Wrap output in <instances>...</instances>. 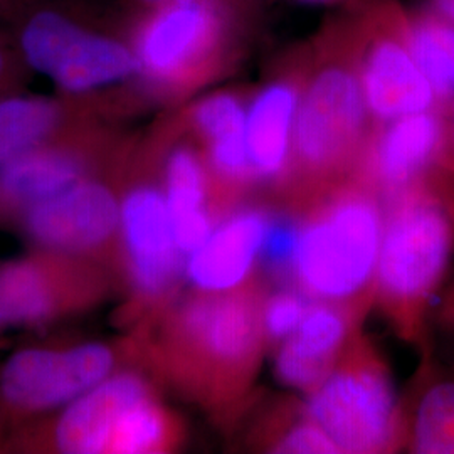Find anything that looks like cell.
<instances>
[{
  "mask_svg": "<svg viewBox=\"0 0 454 454\" xmlns=\"http://www.w3.org/2000/svg\"><path fill=\"white\" fill-rule=\"evenodd\" d=\"M258 288L200 293L184 300L163 324L159 364L180 389L207 403L227 401L251 382L264 333Z\"/></svg>",
  "mask_w": 454,
  "mask_h": 454,
  "instance_id": "6da1fadb",
  "label": "cell"
},
{
  "mask_svg": "<svg viewBox=\"0 0 454 454\" xmlns=\"http://www.w3.org/2000/svg\"><path fill=\"white\" fill-rule=\"evenodd\" d=\"M386 204L373 294L414 337L453 256L454 194L429 176Z\"/></svg>",
  "mask_w": 454,
  "mask_h": 454,
  "instance_id": "7a4b0ae2",
  "label": "cell"
},
{
  "mask_svg": "<svg viewBox=\"0 0 454 454\" xmlns=\"http://www.w3.org/2000/svg\"><path fill=\"white\" fill-rule=\"evenodd\" d=\"M234 14L236 5L223 0L140 9L127 33L138 63L140 91L176 101L221 76L234 49Z\"/></svg>",
  "mask_w": 454,
  "mask_h": 454,
  "instance_id": "3957f363",
  "label": "cell"
},
{
  "mask_svg": "<svg viewBox=\"0 0 454 454\" xmlns=\"http://www.w3.org/2000/svg\"><path fill=\"white\" fill-rule=\"evenodd\" d=\"M364 182L326 195L300 223L292 279L311 300L362 307L373 293L384 209Z\"/></svg>",
  "mask_w": 454,
  "mask_h": 454,
  "instance_id": "277c9868",
  "label": "cell"
},
{
  "mask_svg": "<svg viewBox=\"0 0 454 454\" xmlns=\"http://www.w3.org/2000/svg\"><path fill=\"white\" fill-rule=\"evenodd\" d=\"M2 22L26 65L54 82L61 97L82 101L137 84L138 63L127 35L103 31L58 0H20Z\"/></svg>",
  "mask_w": 454,
  "mask_h": 454,
  "instance_id": "5b68a950",
  "label": "cell"
},
{
  "mask_svg": "<svg viewBox=\"0 0 454 454\" xmlns=\"http://www.w3.org/2000/svg\"><path fill=\"white\" fill-rule=\"evenodd\" d=\"M309 394L305 414L339 453H389L404 439L406 418L389 369L364 339L354 335L333 369Z\"/></svg>",
  "mask_w": 454,
  "mask_h": 454,
  "instance_id": "8992f818",
  "label": "cell"
},
{
  "mask_svg": "<svg viewBox=\"0 0 454 454\" xmlns=\"http://www.w3.org/2000/svg\"><path fill=\"white\" fill-rule=\"evenodd\" d=\"M369 110L357 73L325 66L301 86L293 130L290 177L318 187L354 160Z\"/></svg>",
  "mask_w": 454,
  "mask_h": 454,
  "instance_id": "52a82bcc",
  "label": "cell"
},
{
  "mask_svg": "<svg viewBox=\"0 0 454 454\" xmlns=\"http://www.w3.org/2000/svg\"><path fill=\"white\" fill-rule=\"evenodd\" d=\"M118 354L105 343L33 345L0 369V448L19 427L43 419L114 373Z\"/></svg>",
  "mask_w": 454,
  "mask_h": 454,
  "instance_id": "ba28073f",
  "label": "cell"
},
{
  "mask_svg": "<svg viewBox=\"0 0 454 454\" xmlns=\"http://www.w3.org/2000/svg\"><path fill=\"white\" fill-rule=\"evenodd\" d=\"M90 121L0 165V224H17L35 204L97 176L114 148Z\"/></svg>",
  "mask_w": 454,
  "mask_h": 454,
  "instance_id": "9c48e42d",
  "label": "cell"
},
{
  "mask_svg": "<svg viewBox=\"0 0 454 454\" xmlns=\"http://www.w3.org/2000/svg\"><path fill=\"white\" fill-rule=\"evenodd\" d=\"M82 261L33 247L0 262L4 326L43 328L98 298L101 283Z\"/></svg>",
  "mask_w": 454,
  "mask_h": 454,
  "instance_id": "30bf717a",
  "label": "cell"
},
{
  "mask_svg": "<svg viewBox=\"0 0 454 454\" xmlns=\"http://www.w3.org/2000/svg\"><path fill=\"white\" fill-rule=\"evenodd\" d=\"M120 246L131 294L140 307L165 301L184 275L160 184L133 182L120 199Z\"/></svg>",
  "mask_w": 454,
  "mask_h": 454,
  "instance_id": "8fae6325",
  "label": "cell"
},
{
  "mask_svg": "<svg viewBox=\"0 0 454 454\" xmlns=\"http://www.w3.org/2000/svg\"><path fill=\"white\" fill-rule=\"evenodd\" d=\"M17 226L33 247L95 260L120 243V199L93 176L35 204Z\"/></svg>",
  "mask_w": 454,
  "mask_h": 454,
  "instance_id": "7c38bea8",
  "label": "cell"
},
{
  "mask_svg": "<svg viewBox=\"0 0 454 454\" xmlns=\"http://www.w3.org/2000/svg\"><path fill=\"white\" fill-rule=\"evenodd\" d=\"M271 217L262 207H239L219 221L184 262V275L195 290L227 293L246 286L260 261Z\"/></svg>",
  "mask_w": 454,
  "mask_h": 454,
  "instance_id": "4fadbf2b",
  "label": "cell"
},
{
  "mask_svg": "<svg viewBox=\"0 0 454 454\" xmlns=\"http://www.w3.org/2000/svg\"><path fill=\"white\" fill-rule=\"evenodd\" d=\"M358 313V307L313 300L298 328L278 343V380L305 392L315 389L354 339Z\"/></svg>",
  "mask_w": 454,
  "mask_h": 454,
  "instance_id": "5bb4252c",
  "label": "cell"
},
{
  "mask_svg": "<svg viewBox=\"0 0 454 454\" xmlns=\"http://www.w3.org/2000/svg\"><path fill=\"white\" fill-rule=\"evenodd\" d=\"M442 144V123L431 110L387 121L369 153L362 182L387 202L431 176Z\"/></svg>",
  "mask_w": 454,
  "mask_h": 454,
  "instance_id": "9a60e30c",
  "label": "cell"
},
{
  "mask_svg": "<svg viewBox=\"0 0 454 454\" xmlns=\"http://www.w3.org/2000/svg\"><path fill=\"white\" fill-rule=\"evenodd\" d=\"M246 105L232 91H214L194 101L182 121L204 153L212 184L224 194L256 184L246 148Z\"/></svg>",
  "mask_w": 454,
  "mask_h": 454,
  "instance_id": "2e32d148",
  "label": "cell"
},
{
  "mask_svg": "<svg viewBox=\"0 0 454 454\" xmlns=\"http://www.w3.org/2000/svg\"><path fill=\"white\" fill-rule=\"evenodd\" d=\"M212 185L209 167L195 140H174L165 148L160 187L170 212L172 234L184 260L206 243L217 224L207 206Z\"/></svg>",
  "mask_w": 454,
  "mask_h": 454,
  "instance_id": "e0dca14e",
  "label": "cell"
},
{
  "mask_svg": "<svg viewBox=\"0 0 454 454\" xmlns=\"http://www.w3.org/2000/svg\"><path fill=\"white\" fill-rule=\"evenodd\" d=\"M301 86L294 78H278L246 105V148L256 182H288Z\"/></svg>",
  "mask_w": 454,
  "mask_h": 454,
  "instance_id": "ac0fdd59",
  "label": "cell"
},
{
  "mask_svg": "<svg viewBox=\"0 0 454 454\" xmlns=\"http://www.w3.org/2000/svg\"><path fill=\"white\" fill-rule=\"evenodd\" d=\"M358 78L369 114L382 121L429 112L438 99L406 44L394 39L373 44Z\"/></svg>",
  "mask_w": 454,
  "mask_h": 454,
  "instance_id": "d6986e66",
  "label": "cell"
},
{
  "mask_svg": "<svg viewBox=\"0 0 454 454\" xmlns=\"http://www.w3.org/2000/svg\"><path fill=\"white\" fill-rule=\"evenodd\" d=\"M90 121L88 103L14 93L0 98V165Z\"/></svg>",
  "mask_w": 454,
  "mask_h": 454,
  "instance_id": "ffe728a7",
  "label": "cell"
},
{
  "mask_svg": "<svg viewBox=\"0 0 454 454\" xmlns=\"http://www.w3.org/2000/svg\"><path fill=\"white\" fill-rule=\"evenodd\" d=\"M411 453L454 454V379L438 377L422 386L404 422Z\"/></svg>",
  "mask_w": 454,
  "mask_h": 454,
  "instance_id": "44dd1931",
  "label": "cell"
},
{
  "mask_svg": "<svg viewBox=\"0 0 454 454\" xmlns=\"http://www.w3.org/2000/svg\"><path fill=\"white\" fill-rule=\"evenodd\" d=\"M180 422L157 399L155 390L133 403L114 427L110 454L167 453L179 446Z\"/></svg>",
  "mask_w": 454,
  "mask_h": 454,
  "instance_id": "7402d4cb",
  "label": "cell"
},
{
  "mask_svg": "<svg viewBox=\"0 0 454 454\" xmlns=\"http://www.w3.org/2000/svg\"><path fill=\"white\" fill-rule=\"evenodd\" d=\"M409 54L436 98H454V26L448 20L416 22L406 41Z\"/></svg>",
  "mask_w": 454,
  "mask_h": 454,
  "instance_id": "603a6c76",
  "label": "cell"
},
{
  "mask_svg": "<svg viewBox=\"0 0 454 454\" xmlns=\"http://www.w3.org/2000/svg\"><path fill=\"white\" fill-rule=\"evenodd\" d=\"M311 298L298 288H279L278 292L262 296L261 326L264 340L281 343L288 339L301 324Z\"/></svg>",
  "mask_w": 454,
  "mask_h": 454,
  "instance_id": "cb8c5ba5",
  "label": "cell"
},
{
  "mask_svg": "<svg viewBox=\"0 0 454 454\" xmlns=\"http://www.w3.org/2000/svg\"><path fill=\"white\" fill-rule=\"evenodd\" d=\"M300 241V223L288 217H271L260 261L278 279H292L293 264Z\"/></svg>",
  "mask_w": 454,
  "mask_h": 454,
  "instance_id": "d4e9b609",
  "label": "cell"
},
{
  "mask_svg": "<svg viewBox=\"0 0 454 454\" xmlns=\"http://www.w3.org/2000/svg\"><path fill=\"white\" fill-rule=\"evenodd\" d=\"M273 453L328 454L339 453L333 441L324 429L305 414L300 421L293 422L285 431L276 434L271 442Z\"/></svg>",
  "mask_w": 454,
  "mask_h": 454,
  "instance_id": "484cf974",
  "label": "cell"
},
{
  "mask_svg": "<svg viewBox=\"0 0 454 454\" xmlns=\"http://www.w3.org/2000/svg\"><path fill=\"white\" fill-rule=\"evenodd\" d=\"M33 71L17 48L14 35L0 22V98L20 93Z\"/></svg>",
  "mask_w": 454,
  "mask_h": 454,
  "instance_id": "4316f807",
  "label": "cell"
},
{
  "mask_svg": "<svg viewBox=\"0 0 454 454\" xmlns=\"http://www.w3.org/2000/svg\"><path fill=\"white\" fill-rule=\"evenodd\" d=\"M439 14L454 26V0H433Z\"/></svg>",
  "mask_w": 454,
  "mask_h": 454,
  "instance_id": "83f0119b",
  "label": "cell"
},
{
  "mask_svg": "<svg viewBox=\"0 0 454 454\" xmlns=\"http://www.w3.org/2000/svg\"><path fill=\"white\" fill-rule=\"evenodd\" d=\"M140 9H148V7H159V5H167V4H176V2H182V0H135ZM223 2H229L234 4V0H223Z\"/></svg>",
  "mask_w": 454,
  "mask_h": 454,
  "instance_id": "f1b7e54d",
  "label": "cell"
},
{
  "mask_svg": "<svg viewBox=\"0 0 454 454\" xmlns=\"http://www.w3.org/2000/svg\"><path fill=\"white\" fill-rule=\"evenodd\" d=\"M20 0H0V22L16 7Z\"/></svg>",
  "mask_w": 454,
  "mask_h": 454,
  "instance_id": "f546056e",
  "label": "cell"
},
{
  "mask_svg": "<svg viewBox=\"0 0 454 454\" xmlns=\"http://www.w3.org/2000/svg\"><path fill=\"white\" fill-rule=\"evenodd\" d=\"M298 2L311 4V5H325V4H332V2H335V0H298Z\"/></svg>",
  "mask_w": 454,
  "mask_h": 454,
  "instance_id": "4dcf8cb0",
  "label": "cell"
},
{
  "mask_svg": "<svg viewBox=\"0 0 454 454\" xmlns=\"http://www.w3.org/2000/svg\"><path fill=\"white\" fill-rule=\"evenodd\" d=\"M4 328H5V326H4V322H2V317H0V332H2Z\"/></svg>",
  "mask_w": 454,
  "mask_h": 454,
  "instance_id": "1f68e13d",
  "label": "cell"
}]
</instances>
